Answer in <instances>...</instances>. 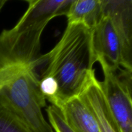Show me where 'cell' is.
<instances>
[{"instance_id":"obj_1","label":"cell","mask_w":132,"mask_h":132,"mask_svg":"<svg viewBox=\"0 0 132 132\" xmlns=\"http://www.w3.org/2000/svg\"><path fill=\"white\" fill-rule=\"evenodd\" d=\"M44 55L45 62L39 76H50L56 81L55 107L60 109L66 102L79 95L95 70L93 30L81 24H67L57 43Z\"/></svg>"},{"instance_id":"obj_2","label":"cell","mask_w":132,"mask_h":132,"mask_svg":"<svg viewBox=\"0 0 132 132\" xmlns=\"http://www.w3.org/2000/svg\"><path fill=\"white\" fill-rule=\"evenodd\" d=\"M42 63L0 70V103L12 111L32 132H54L42 109L46 100L39 88L37 68Z\"/></svg>"},{"instance_id":"obj_3","label":"cell","mask_w":132,"mask_h":132,"mask_svg":"<svg viewBox=\"0 0 132 132\" xmlns=\"http://www.w3.org/2000/svg\"><path fill=\"white\" fill-rule=\"evenodd\" d=\"M103 73V94L122 132H132V70L108 64L97 58Z\"/></svg>"},{"instance_id":"obj_4","label":"cell","mask_w":132,"mask_h":132,"mask_svg":"<svg viewBox=\"0 0 132 132\" xmlns=\"http://www.w3.org/2000/svg\"><path fill=\"white\" fill-rule=\"evenodd\" d=\"M46 24L19 29L12 27L0 34V70L27 65L44 60L41 54V36Z\"/></svg>"},{"instance_id":"obj_5","label":"cell","mask_w":132,"mask_h":132,"mask_svg":"<svg viewBox=\"0 0 132 132\" xmlns=\"http://www.w3.org/2000/svg\"><path fill=\"white\" fill-rule=\"evenodd\" d=\"M93 45L95 57L108 64L132 70V57L125 50L110 19L104 15L93 30Z\"/></svg>"},{"instance_id":"obj_6","label":"cell","mask_w":132,"mask_h":132,"mask_svg":"<svg viewBox=\"0 0 132 132\" xmlns=\"http://www.w3.org/2000/svg\"><path fill=\"white\" fill-rule=\"evenodd\" d=\"M79 97L94 116L100 132H122L110 109L95 70L90 75Z\"/></svg>"},{"instance_id":"obj_7","label":"cell","mask_w":132,"mask_h":132,"mask_svg":"<svg viewBox=\"0 0 132 132\" xmlns=\"http://www.w3.org/2000/svg\"><path fill=\"white\" fill-rule=\"evenodd\" d=\"M72 0H27L28 8L14 27L26 29L46 24L57 16L66 15Z\"/></svg>"},{"instance_id":"obj_8","label":"cell","mask_w":132,"mask_h":132,"mask_svg":"<svg viewBox=\"0 0 132 132\" xmlns=\"http://www.w3.org/2000/svg\"><path fill=\"white\" fill-rule=\"evenodd\" d=\"M103 14L110 19L126 54L132 57V1L103 0Z\"/></svg>"},{"instance_id":"obj_9","label":"cell","mask_w":132,"mask_h":132,"mask_svg":"<svg viewBox=\"0 0 132 132\" xmlns=\"http://www.w3.org/2000/svg\"><path fill=\"white\" fill-rule=\"evenodd\" d=\"M59 110L74 132H100L95 117L79 96L68 100Z\"/></svg>"},{"instance_id":"obj_10","label":"cell","mask_w":132,"mask_h":132,"mask_svg":"<svg viewBox=\"0 0 132 132\" xmlns=\"http://www.w3.org/2000/svg\"><path fill=\"white\" fill-rule=\"evenodd\" d=\"M66 16L68 24H81L93 30L104 16L103 0H72Z\"/></svg>"},{"instance_id":"obj_11","label":"cell","mask_w":132,"mask_h":132,"mask_svg":"<svg viewBox=\"0 0 132 132\" xmlns=\"http://www.w3.org/2000/svg\"><path fill=\"white\" fill-rule=\"evenodd\" d=\"M0 132H32L6 106L0 103Z\"/></svg>"},{"instance_id":"obj_12","label":"cell","mask_w":132,"mask_h":132,"mask_svg":"<svg viewBox=\"0 0 132 132\" xmlns=\"http://www.w3.org/2000/svg\"><path fill=\"white\" fill-rule=\"evenodd\" d=\"M48 123L54 132H74L64 120L59 108L50 105L46 109Z\"/></svg>"},{"instance_id":"obj_13","label":"cell","mask_w":132,"mask_h":132,"mask_svg":"<svg viewBox=\"0 0 132 132\" xmlns=\"http://www.w3.org/2000/svg\"><path fill=\"white\" fill-rule=\"evenodd\" d=\"M6 2H7L6 0H0V10L2 9V8L3 7Z\"/></svg>"}]
</instances>
